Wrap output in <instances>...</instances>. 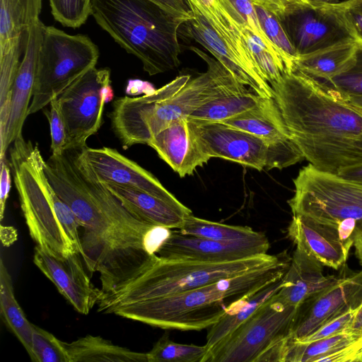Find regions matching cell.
<instances>
[{"instance_id": "2e32d148", "label": "cell", "mask_w": 362, "mask_h": 362, "mask_svg": "<svg viewBox=\"0 0 362 362\" xmlns=\"http://www.w3.org/2000/svg\"><path fill=\"white\" fill-rule=\"evenodd\" d=\"M189 122L209 158H223L259 171L266 168L269 144L264 140L221 122Z\"/></svg>"}, {"instance_id": "9c48e42d", "label": "cell", "mask_w": 362, "mask_h": 362, "mask_svg": "<svg viewBox=\"0 0 362 362\" xmlns=\"http://www.w3.org/2000/svg\"><path fill=\"white\" fill-rule=\"evenodd\" d=\"M99 51L86 35L43 27L28 115L44 108L78 78L95 67Z\"/></svg>"}, {"instance_id": "5b68a950", "label": "cell", "mask_w": 362, "mask_h": 362, "mask_svg": "<svg viewBox=\"0 0 362 362\" xmlns=\"http://www.w3.org/2000/svg\"><path fill=\"white\" fill-rule=\"evenodd\" d=\"M90 15L150 76L180 64L178 30L185 21L151 0H92Z\"/></svg>"}, {"instance_id": "1f68e13d", "label": "cell", "mask_w": 362, "mask_h": 362, "mask_svg": "<svg viewBox=\"0 0 362 362\" xmlns=\"http://www.w3.org/2000/svg\"><path fill=\"white\" fill-rule=\"evenodd\" d=\"M206 345L176 343L167 335L162 337L147 353L148 362H205Z\"/></svg>"}, {"instance_id": "9a60e30c", "label": "cell", "mask_w": 362, "mask_h": 362, "mask_svg": "<svg viewBox=\"0 0 362 362\" xmlns=\"http://www.w3.org/2000/svg\"><path fill=\"white\" fill-rule=\"evenodd\" d=\"M269 242L261 232L233 240H215L171 230L156 255L168 259L223 262L267 254Z\"/></svg>"}, {"instance_id": "f6af8a7d", "label": "cell", "mask_w": 362, "mask_h": 362, "mask_svg": "<svg viewBox=\"0 0 362 362\" xmlns=\"http://www.w3.org/2000/svg\"><path fill=\"white\" fill-rule=\"evenodd\" d=\"M166 11L186 22L192 18V13L187 0H151Z\"/></svg>"}, {"instance_id": "8fae6325", "label": "cell", "mask_w": 362, "mask_h": 362, "mask_svg": "<svg viewBox=\"0 0 362 362\" xmlns=\"http://www.w3.org/2000/svg\"><path fill=\"white\" fill-rule=\"evenodd\" d=\"M114 98L110 70L94 67L58 97L66 134L65 151L86 146L103 123L105 105Z\"/></svg>"}, {"instance_id": "4316f807", "label": "cell", "mask_w": 362, "mask_h": 362, "mask_svg": "<svg viewBox=\"0 0 362 362\" xmlns=\"http://www.w3.org/2000/svg\"><path fill=\"white\" fill-rule=\"evenodd\" d=\"M64 344L71 362H148L147 353L115 345L100 336L88 334Z\"/></svg>"}, {"instance_id": "30bf717a", "label": "cell", "mask_w": 362, "mask_h": 362, "mask_svg": "<svg viewBox=\"0 0 362 362\" xmlns=\"http://www.w3.org/2000/svg\"><path fill=\"white\" fill-rule=\"evenodd\" d=\"M294 195L288 201L293 215H303L336 226L344 221L362 227V182L317 170L311 164L293 180Z\"/></svg>"}, {"instance_id": "6da1fadb", "label": "cell", "mask_w": 362, "mask_h": 362, "mask_svg": "<svg viewBox=\"0 0 362 362\" xmlns=\"http://www.w3.org/2000/svg\"><path fill=\"white\" fill-rule=\"evenodd\" d=\"M45 170L80 226V254L86 268L99 273L109 292L148 267L171 229L144 222L129 212L93 175L77 151L52 155Z\"/></svg>"}, {"instance_id": "f907efd6", "label": "cell", "mask_w": 362, "mask_h": 362, "mask_svg": "<svg viewBox=\"0 0 362 362\" xmlns=\"http://www.w3.org/2000/svg\"><path fill=\"white\" fill-rule=\"evenodd\" d=\"M342 95V94H341ZM351 105L362 111V95H342Z\"/></svg>"}, {"instance_id": "484cf974", "label": "cell", "mask_w": 362, "mask_h": 362, "mask_svg": "<svg viewBox=\"0 0 362 362\" xmlns=\"http://www.w3.org/2000/svg\"><path fill=\"white\" fill-rule=\"evenodd\" d=\"M284 285L283 276L237 303L218 322L210 327L205 344L208 352L250 317L263 303L278 293Z\"/></svg>"}, {"instance_id": "4dcf8cb0", "label": "cell", "mask_w": 362, "mask_h": 362, "mask_svg": "<svg viewBox=\"0 0 362 362\" xmlns=\"http://www.w3.org/2000/svg\"><path fill=\"white\" fill-rule=\"evenodd\" d=\"M178 230L185 235L215 240H233L249 238L257 234L247 226H231L214 222L189 215Z\"/></svg>"}, {"instance_id": "8992f818", "label": "cell", "mask_w": 362, "mask_h": 362, "mask_svg": "<svg viewBox=\"0 0 362 362\" xmlns=\"http://www.w3.org/2000/svg\"><path fill=\"white\" fill-rule=\"evenodd\" d=\"M282 255L266 254L223 262L168 259L155 255L148 267L135 277L109 292H103L97 305L101 307L183 293L274 263Z\"/></svg>"}, {"instance_id": "d590c367", "label": "cell", "mask_w": 362, "mask_h": 362, "mask_svg": "<svg viewBox=\"0 0 362 362\" xmlns=\"http://www.w3.org/2000/svg\"><path fill=\"white\" fill-rule=\"evenodd\" d=\"M54 19L65 27L76 28L90 15L92 0H49Z\"/></svg>"}, {"instance_id": "e0dca14e", "label": "cell", "mask_w": 362, "mask_h": 362, "mask_svg": "<svg viewBox=\"0 0 362 362\" xmlns=\"http://www.w3.org/2000/svg\"><path fill=\"white\" fill-rule=\"evenodd\" d=\"M79 156L103 184L132 187L179 207L185 206L150 172L110 147L78 149Z\"/></svg>"}, {"instance_id": "3957f363", "label": "cell", "mask_w": 362, "mask_h": 362, "mask_svg": "<svg viewBox=\"0 0 362 362\" xmlns=\"http://www.w3.org/2000/svg\"><path fill=\"white\" fill-rule=\"evenodd\" d=\"M291 258L283 254L272 264L183 293L98 307L104 314L168 329L202 330L211 327L229 310L266 285L282 278Z\"/></svg>"}, {"instance_id": "d6a6232c", "label": "cell", "mask_w": 362, "mask_h": 362, "mask_svg": "<svg viewBox=\"0 0 362 362\" xmlns=\"http://www.w3.org/2000/svg\"><path fill=\"white\" fill-rule=\"evenodd\" d=\"M243 33L246 43L265 79L271 86L286 72L284 61L274 55L264 42L244 24Z\"/></svg>"}, {"instance_id": "816d5d0a", "label": "cell", "mask_w": 362, "mask_h": 362, "mask_svg": "<svg viewBox=\"0 0 362 362\" xmlns=\"http://www.w3.org/2000/svg\"><path fill=\"white\" fill-rule=\"evenodd\" d=\"M309 3L313 4H335L338 3V0H308Z\"/></svg>"}, {"instance_id": "ab89813d", "label": "cell", "mask_w": 362, "mask_h": 362, "mask_svg": "<svg viewBox=\"0 0 362 362\" xmlns=\"http://www.w3.org/2000/svg\"><path fill=\"white\" fill-rule=\"evenodd\" d=\"M357 310L346 313L325 324L298 342H310L349 331Z\"/></svg>"}, {"instance_id": "83f0119b", "label": "cell", "mask_w": 362, "mask_h": 362, "mask_svg": "<svg viewBox=\"0 0 362 362\" xmlns=\"http://www.w3.org/2000/svg\"><path fill=\"white\" fill-rule=\"evenodd\" d=\"M0 313L5 325L31 358L33 324L28 320L16 299L12 279L2 258L0 260Z\"/></svg>"}, {"instance_id": "7dc6e473", "label": "cell", "mask_w": 362, "mask_h": 362, "mask_svg": "<svg viewBox=\"0 0 362 362\" xmlns=\"http://www.w3.org/2000/svg\"><path fill=\"white\" fill-rule=\"evenodd\" d=\"M338 175L352 180L362 182V164L344 168Z\"/></svg>"}, {"instance_id": "8d00e7d4", "label": "cell", "mask_w": 362, "mask_h": 362, "mask_svg": "<svg viewBox=\"0 0 362 362\" xmlns=\"http://www.w3.org/2000/svg\"><path fill=\"white\" fill-rule=\"evenodd\" d=\"M325 83L342 95H362V44L358 42L354 57L348 66Z\"/></svg>"}, {"instance_id": "d6986e66", "label": "cell", "mask_w": 362, "mask_h": 362, "mask_svg": "<svg viewBox=\"0 0 362 362\" xmlns=\"http://www.w3.org/2000/svg\"><path fill=\"white\" fill-rule=\"evenodd\" d=\"M44 25L37 18L32 21L27 30L23 58L11 88L9 119L5 135L0 139V160L6 158L10 144L23 135V127L33 98Z\"/></svg>"}, {"instance_id": "d4e9b609", "label": "cell", "mask_w": 362, "mask_h": 362, "mask_svg": "<svg viewBox=\"0 0 362 362\" xmlns=\"http://www.w3.org/2000/svg\"><path fill=\"white\" fill-rule=\"evenodd\" d=\"M357 41L338 44L317 52L298 56L293 71L327 82L345 69L354 57Z\"/></svg>"}, {"instance_id": "f546056e", "label": "cell", "mask_w": 362, "mask_h": 362, "mask_svg": "<svg viewBox=\"0 0 362 362\" xmlns=\"http://www.w3.org/2000/svg\"><path fill=\"white\" fill-rule=\"evenodd\" d=\"M362 335L346 331L327 338L298 342L288 339L283 362H317L321 357L357 340Z\"/></svg>"}, {"instance_id": "f35d334b", "label": "cell", "mask_w": 362, "mask_h": 362, "mask_svg": "<svg viewBox=\"0 0 362 362\" xmlns=\"http://www.w3.org/2000/svg\"><path fill=\"white\" fill-rule=\"evenodd\" d=\"M49 105V109L45 111V114L49 124L52 154L62 155L65 151L66 134L58 98H54Z\"/></svg>"}, {"instance_id": "52a82bcc", "label": "cell", "mask_w": 362, "mask_h": 362, "mask_svg": "<svg viewBox=\"0 0 362 362\" xmlns=\"http://www.w3.org/2000/svg\"><path fill=\"white\" fill-rule=\"evenodd\" d=\"M192 18L187 35L204 47L242 84L264 98L273 89L255 60L243 33L245 24L229 0H187Z\"/></svg>"}, {"instance_id": "277c9868", "label": "cell", "mask_w": 362, "mask_h": 362, "mask_svg": "<svg viewBox=\"0 0 362 362\" xmlns=\"http://www.w3.org/2000/svg\"><path fill=\"white\" fill-rule=\"evenodd\" d=\"M13 143L9 163L30 236L37 245L58 257L81 254L78 219L48 180L38 146L23 135Z\"/></svg>"}, {"instance_id": "60d3db41", "label": "cell", "mask_w": 362, "mask_h": 362, "mask_svg": "<svg viewBox=\"0 0 362 362\" xmlns=\"http://www.w3.org/2000/svg\"><path fill=\"white\" fill-rule=\"evenodd\" d=\"M362 354V336L355 341L327 354L317 362H358Z\"/></svg>"}, {"instance_id": "e575fe53", "label": "cell", "mask_w": 362, "mask_h": 362, "mask_svg": "<svg viewBox=\"0 0 362 362\" xmlns=\"http://www.w3.org/2000/svg\"><path fill=\"white\" fill-rule=\"evenodd\" d=\"M255 8L264 33L284 54L294 69V61L297 54L280 20L274 13L262 6H255Z\"/></svg>"}, {"instance_id": "ba28073f", "label": "cell", "mask_w": 362, "mask_h": 362, "mask_svg": "<svg viewBox=\"0 0 362 362\" xmlns=\"http://www.w3.org/2000/svg\"><path fill=\"white\" fill-rule=\"evenodd\" d=\"M275 295L210 349L205 362H283L298 306Z\"/></svg>"}, {"instance_id": "7a4b0ae2", "label": "cell", "mask_w": 362, "mask_h": 362, "mask_svg": "<svg viewBox=\"0 0 362 362\" xmlns=\"http://www.w3.org/2000/svg\"><path fill=\"white\" fill-rule=\"evenodd\" d=\"M289 134L304 159L338 174L362 164V111L336 89L300 71L271 85Z\"/></svg>"}, {"instance_id": "ffe728a7", "label": "cell", "mask_w": 362, "mask_h": 362, "mask_svg": "<svg viewBox=\"0 0 362 362\" xmlns=\"http://www.w3.org/2000/svg\"><path fill=\"white\" fill-rule=\"evenodd\" d=\"M42 0H1L0 83L13 85L24 52L27 30L39 18Z\"/></svg>"}, {"instance_id": "ac0fdd59", "label": "cell", "mask_w": 362, "mask_h": 362, "mask_svg": "<svg viewBox=\"0 0 362 362\" xmlns=\"http://www.w3.org/2000/svg\"><path fill=\"white\" fill-rule=\"evenodd\" d=\"M80 256L74 252L58 257L36 245L33 262L78 313L87 315L98 303L103 291L91 283Z\"/></svg>"}, {"instance_id": "836d02e7", "label": "cell", "mask_w": 362, "mask_h": 362, "mask_svg": "<svg viewBox=\"0 0 362 362\" xmlns=\"http://www.w3.org/2000/svg\"><path fill=\"white\" fill-rule=\"evenodd\" d=\"M32 350L34 362H71L64 341L33 324Z\"/></svg>"}, {"instance_id": "bcb514c9", "label": "cell", "mask_w": 362, "mask_h": 362, "mask_svg": "<svg viewBox=\"0 0 362 362\" xmlns=\"http://www.w3.org/2000/svg\"><path fill=\"white\" fill-rule=\"evenodd\" d=\"M0 228V238L4 246H10L17 240L18 233L13 227L1 225Z\"/></svg>"}, {"instance_id": "7c38bea8", "label": "cell", "mask_w": 362, "mask_h": 362, "mask_svg": "<svg viewBox=\"0 0 362 362\" xmlns=\"http://www.w3.org/2000/svg\"><path fill=\"white\" fill-rule=\"evenodd\" d=\"M281 23L297 57L338 44L357 41L346 15L345 1L335 4H302Z\"/></svg>"}, {"instance_id": "f1b7e54d", "label": "cell", "mask_w": 362, "mask_h": 362, "mask_svg": "<svg viewBox=\"0 0 362 362\" xmlns=\"http://www.w3.org/2000/svg\"><path fill=\"white\" fill-rule=\"evenodd\" d=\"M262 98L249 90L228 95L204 105L187 119L196 122H221L255 107Z\"/></svg>"}, {"instance_id": "44dd1931", "label": "cell", "mask_w": 362, "mask_h": 362, "mask_svg": "<svg viewBox=\"0 0 362 362\" xmlns=\"http://www.w3.org/2000/svg\"><path fill=\"white\" fill-rule=\"evenodd\" d=\"M288 233L296 247L334 269L344 265L351 247L342 240L336 226L303 215H293Z\"/></svg>"}, {"instance_id": "b9f144b4", "label": "cell", "mask_w": 362, "mask_h": 362, "mask_svg": "<svg viewBox=\"0 0 362 362\" xmlns=\"http://www.w3.org/2000/svg\"><path fill=\"white\" fill-rule=\"evenodd\" d=\"M254 5L259 6L276 16L281 21L298 6L308 4V0H251Z\"/></svg>"}, {"instance_id": "681fc988", "label": "cell", "mask_w": 362, "mask_h": 362, "mask_svg": "<svg viewBox=\"0 0 362 362\" xmlns=\"http://www.w3.org/2000/svg\"><path fill=\"white\" fill-rule=\"evenodd\" d=\"M349 331L362 335V305L358 308Z\"/></svg>"}, {"instance_id": "74e56055", "label": "cell", "mask_w": 362, "mask_h": 362, "mask_svg": "<svg viewBox=\"0 0 362 362\" xmlns=\"http://www.w3.org/2000/svg\"><path fill=\"white\" fill-rule=\"evenodd\" d=\"M235 9L244 20L246 26L258 37L267 46L268 49L276 57L281 59L286 68V72H292L293 67L284 54L272 43L262 30L255 6L251 0H229Z\"/></svg>"}, {"instance_id": "4fadbf2b", "label": "cell", "mask_w": 362, "mask_h": 362, "mask_svg": "<svg viewBox=\"0 0 362 362\" xmlns=\"http://www.w3.org/2000/svg\"><path fill=\"white\" fill-rule=\"evenodd\" d=\"M362 305V270L315 294L298 305L291 339L301 341L325 324Z\"/></svg>"}, {"instance_id": "5bb4252c", "label": "cell", "mask_w": 362, "mask_h": 362, "mask_svg": "<svg viewBox=\"0 0 362 362\" xmlns=\"http://www.w3.org/2000/svg\"><path fill=\"white\" fill-rule=\"evenodd\" d=\"M221 123L264 140L269 144L267 170L287 168L304 159L274 98H262L255 107Z\"/></svg>"}, {"instance_id": "f5cc1de1", "label": "cell", "mask_w": 362, "mask_h": 362, "mask_svg": "<svg viewBox=\"0 0 362 362\" xmlns=\"http://www.w3.org/2000/svg\"><path fill=\"white\" fill-rule=\"evenodd\" d=\"M358 362H362V354L360 356Z\"/></svg>"}, {"instance_id": "7bdbcfd3", "label": "cell", "mask_w": 362, "mask_h": 362, "mask_svg": "<svg viewBox=\"0 0 362 362\" xmlns=\"http://www.w3.org/2000/svg\"><path fill=\"white\" fill-rule=\"evenodd\" d=\"M345 11L357 42L362 44V0L345 1Z\"/></svg>"}, {"instance_id": "603a6c76", "label": "cell", "mask_w": 362, "mask_h": 362, "mask_svg": "<svg viewBox=\"0 0 362 362\" xmlns=\"http://www.w3.org/2000/svg\"><path fill=\"white\" fill-rule=\"evenodd\" d=\"M323 267L315 259L296 247L284 276V285L275 295L276 299L285 305L298 306L347 276L341 274L325 275Z\"/></svg>"}, {"instance_id": "cb8c5ba5", "label": "cell", "mask_w": 362, "mask_h": 362, "mask_svg": "<svg viewBox=\"0 0 362 362\" xmlns=\"http://www.w3.org/2000/svg\"><path fill=\"white\" fill-rule=\"evenodd\" d=\"M103 185L129 212L151 225L178 230L192 214L185 206H176L145 192L115 184Z\"/></svg>"}, {"instance_id": "c3c4849f", "label": "cell", "mask_w": 362, "mask_h": 362, "mask_svg": "<svg viewBox=\"0 0 362 362\" xmlns=\"http://www.w3.org/2000/svg\"><path fill=\"white\" fill-rule=\"evenodd\" d=\"M354 246L355 247V255L362 266V227L356 230Z\"/></svg>"}, {"instance_id": "7402d4cb", "label": "cell", "mask_w": 362, "mask_h": 362, "mask_svg": "<svg viewBox=\"0 0 362 362\" xmlns=\"http://www.w3.org/2000/svg\"><path fill=\"white\" fill-rule=\"evenodd\" d=\"M180 177L193 174L209 158L202 150L187 118L175 120L147 144Z\"/></svg>"}, {"instance_id": "ee69618b", "label": "cell", "mask_w": 362, "mask_h": 362, "mask_svg": "<svg viewBox=\"0 0 362 362\" xmlns=\"http://www.w3.org/2000/svg\"><path fill=\"white\" fill-rule=\"evenodd\" d=\"M0 163V218L2 221L11 186V168L6 158L1 160Z\"/></svg>"}]
</instances>
